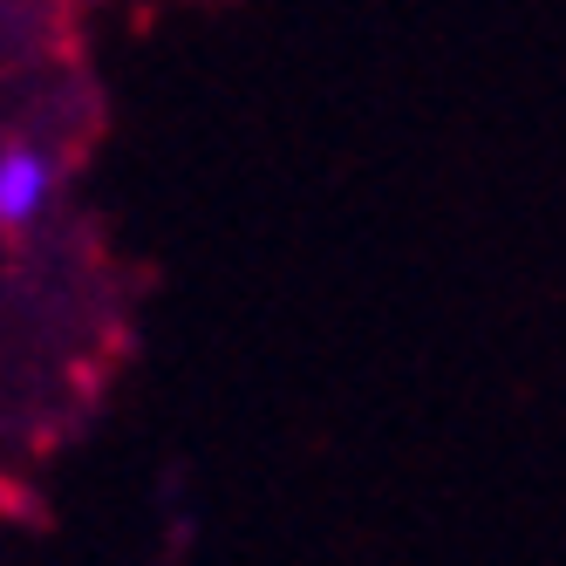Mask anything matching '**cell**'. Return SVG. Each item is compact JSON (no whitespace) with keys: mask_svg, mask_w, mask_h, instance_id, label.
I'll use <instances>...</instances> for the list:
<instances>
[{"mask_svg":"<svg viewBox=\"0 0 566 566\" xmlns=\"http://www.w3.org/2000/svg\"><path fill=\"white\" fill-rule=\"evenodd\" d=\"M55 198V157L42 144H8L0 150V226L21 232L49 212Z\"/></svg>","mask_w":566,"mask_h":566,"instance_id":"6da1fadb","label":"cell"}]
</instances>
